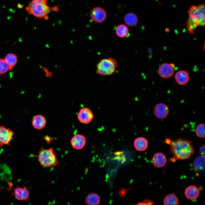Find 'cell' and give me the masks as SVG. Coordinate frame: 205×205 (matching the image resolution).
Listing matches in <instances>:
<instances>
[{
    "instance_id": "obj_6",
    "label": "cell",
    "mask_w": 205,
    "mask_h": 205,
    "mask_svg": "<svg viewBox=\"0 0 205 205\" xmlns=\"http://www.w3.org/2000/svg\"><path fill=\"white\" fill-rule=\"evenodd\" d=\"M90 15L93 20L97 23H102L107 17L106 11L100 7H96L93 8L90 12Z\"/></svg>"
},
{
    "instance_id": "obj_3",
    "label": "cell",
    "mask_w": 205,
    "mask_h": 205,
    "mask_svg": "<svg viewBox=\"0 0 205 205\" xmlns=\"http://www.w3.org/2000/svg\"><path fill=\"white\" fill-rule=\"evenodd\" d=\"M27 12L38 19L47 17L50 11L58 9L50 7L47 4V0H32L26 8Z\"/></svg>"
},
{
    "instance_id": "obj_7",
    "label": "cell",
    "mask_w": 205,
    "mask_h": 205,
    "mask_svg": "<svg viewBox=\"0 0 205 205\" xmlns=\"http://www.w3.org/2000/svg\"><path fill=\"white\" fill-rule=\"evenodd\" d=\"M14 135V132L9 128L0 126V146L9 145Z\"/></svg>"
},
{
    "instance_id": "obj_28",
    "label": "cell",
    "mask_w": 205,
    "mask_h": 205,
    "mask_svg": "<svg viewBox=\"0 0 205 205\" xmlns=\"http://www.w3.org/2000/svg\"><path fill=\"white\" fill-rule=\"evenodd\" d=\"M199 153L201 155L205 156V145L200 147L199 149Z\"/></svg>"
},
{
    "instance_id": "obj_27",
    "label": "cell",
    "mask_w": 205,
    "mask_h": 205,
    "mask_svg": "<svg viewBox=\"0 0 205 205\" xmlns=\"http://www.w3.org/2000/svg\"><path fill=\"white\" fill-rule=\"evenodd\" d=\"M154 204V202L152 200H149L146 199L144 200L142 202L138 203L137 204V205H153Z\"/></svg>"
},
{
    "instance_id": "obj_2",
    "label": "cell",
    "mask_w": 205,
    "mask_h": 205,
    "mask_svg": "<svg viewBox=\"0 0 205 205\" xmlns=\"http://www.w3.org/2000/svg\"><path fill=\"white\" fill-rule=\"evenodd\" d=\"M170 145V151L176 159H188L194 153L192 142L188 140L179 138L172 141Z\"/></svg>"
},
{
    "instance_id": "obj_24",
    "label": "cell",
    "mask_w": 205,
    "mask_h": 205,
    "mask_svg": "<svg viewBox=\"0 0 205 205\" xmlns=\"http://www.w3.org/2000/svg\"><path fill=\"white\" fill-rule=\"evenodd\" d=\"M204 124L201 123L197 126L195 130V133L197 136L200 138H204L205 137Z\"/></svg>"
},
{
    "instance_id": "obj_16",
    "label": "cell",
    "mask_w": 205,
    "mask_h": 205,
    "mask_svg": "<svg viewBox=\"0 0 205 205\" xmlns=\"http://www.w3.org/2000/svg\"><path fill=\"white\" fill-rule=\"evenodd\" d=\"M115 32L118 37L122 38H127L130 35L128 27L124 24L117 25L115 28Z\"/></svg>"
},
{
    "instance_id": "obj_29",
    "label": "cell",
    "mask_w": 205,
    "mask_h": 205,
    "mask_svg": "<svg viewBox=\"0 0 205 205\" xmlns=\"http://www.w3.org/2000/svg\"><path fill=\"white\" fill-rule=\"evenodd\" d=\"M126 190L125 189H122L119 192V194L120 196L122 197H124L126 195Z\"/></svg>"
},
{
    "instance_id": "obj_18",
    "label": "cell",
    "mask_w": 205,
    "mask_h": 205,
    "mask_svg": "<svg viewBox=\"0 0 205 205\" xmlns=\"http://www.w3.org/2000/svg\"><path fill=\"white\" fill-rule=\"evenodd\" d=\"M147 140L143 137H139L136 138L134 142V145L136 149L139 151L146 150L148 146Z\"/></svg>"
},
{
    "instance_id": "obj_19",
    "label": "cell",
    "mask_w": 205,
    "mask_h": 205,
    "mask_svg": "<svg viewBox=\"0 0 205 205\" xmlns=\"http://www.w3.org/2000/svg\"><path fill=\"white\" fill-rule=\"evenodd\" d=\"M124 19L126 24L131 27L136 26L138 21L137 16L133 13H129L126 14L124 17Z\"/></svg>"
},
{
    "instance_id": "obj_14",
    "label": "cell",
    "mask_w": 205,
    "mask_h": 205,
    "mask_svg": "<svg viewBox=\"0 0 205 205\" xmlns=\"http://www.w3.org/2000/svg\"><path fill=\"white\" fill-rule=\"evenodd\" d=\"M152 162L154 165L157 167H163L167 162V159L165 155L161 153H157L153 156Z\"/></svg>"
},
{
    "instance_id": "obj_15",
    "label": "cell",
    "mask_w": 205,
    "mask_h": 205,
    "mask_svg": "<svg viewBox=\"0 0 205 205\" xmlns=\"http://www.w3.org/2000/svg\"><path fill=\"white\" fill-rule=\"evenodd\" d=\"M184 194L188 199L193 200L197 198L199 196L200 192L198 188L195 186H188L185 189Z\"/></svg>"
},
{
    "instance_id": "obj_9",
    "label": "cell",
    "mask_w": 205,
    "mask_h": 205,
    "mask_svg": "<svg viewBox=\"0 0 205 205\" xmlns=\"http://www.w3.org/2000/svg\"><path fill=\"white\" fill-rule=\"evenodd\" d=\"M169 109L168 106L162 103L157 104L154 108V113L157 118L163 119L167 117L169 114Z\"/></svg>"
},
{
    "instance_id": "obj_22",
    "label": "cell",
    "mask_w": 205,
    "mask_h": 205,
    "mask_svg": "<svg viewBox=\"0 0 205 205\" xmlns=\"http://www.w3.org/2000/svg\"><path fill=\"white\" fill-rule=\"evenodd\" d=\"M8 65L10 70H11L17 62V56L15 54L9 53L7 54L4 59Z\"/></svg>"
},
{
    "instance_id": "obj_23",
    "label": "cell",
    "mask_w": 205,
    "mask_h": 205,
    "mask_svg": "<svg viewBox=\"0 0 205 205\" xmlns=\"http://www.w3.org/2000/svg\"><path fill=\"white\" fill-rule=\"evenodd\" d=\"M163 202L165 205H177L179 204V200L175 195L170 194L165 197Z\"/></svg>"
},
{
    "instance_id": "obj_8",
    "label": "cell",
    "mask_w": 205,
    "mask_h": 205,
    "mask_svg": "<svg viewBox=\"0 0 205 205\" xmlns=\"http://www.w3.org/2000/svg\"><path fill=\"white\" fill-rule=\"evenodd\" d=\"M94 118V115L91 110L88 108H83L79 110L77 118L81 123L87 124L90 122Z\"/></svg>"
},
{
    "instance_id": "obj_11",
    "label": "cell",
    "mask_w": 205,
    "mask_h": 205,
    "mask_svg": "<svg viewBox=\"0 0 205 205\" xmlns=\"http://www.w3.org/2000/svg\"><path fill=\"white\" fill-rule=\"evenodd\" d=\"M70 143L74 149L77 150L81 149L85 145L86 138L82 135L77 134L72 137Z\"/></svg>"
},
{
    "instance_id": "obj_13",
    "label": "cell",
    "mask_w": 205,
    "mask_h": 205,
    "mask_svg": "<svg viewBox=\"0 0 205 205\" xmlns=\"http://www.w3.org/2000/svg\"><path fill=\"white\" fill-rule=\"evenodd\" d=\"M46 120L45 117L41 114H39L34 116L32 119V124L35 128L40 130L45 126Z\"/></svg>"
},
{
    "instance_id": "obj_4",
    "label": "cell",
    "mask_w": 205,
    "mask_h": 205,
    "mask_svg": "<svg viewBox=\"0 0 205 205\" xmlns=\"http://www.w3.org/2000/svg\"><path fill=\"white\" fill-rule=\"evenodd\" d=\"M36 156L38 158V161L43 167H49L55 166L59 163V161L56 158V156L52 148L48 149L41 147Z\"/></svg>"
},
{
    "instance_id": "obj_1",
    "label": "cell",
    "mask_w": 205,
    "mask_h": 205,
    "mask_svg": "<svg viewBox=\"0 0 205 205\" xmlns=\"http://www.w3.org/2000/svg\"><path fill=\"white\" fill-rule=\"evenodd\" d=\"M188 13L189 18L186 22V28L189 33L194 34L198 26H205L204 4L191 6L188 9Z\"/></svg>"
},
{
    "instance_id": "obj_30",
    "label": "cell",
    "mask_w": 205,
    "mask_h": 205,
    "mask_svg": "<svg viewBox=\"0 0 205 205\" xmlns=\"http://www.w3.org/2000/svg\"><path fill=\"white\" fill-rule=\"evenodd\" d=\"M44 139L46 140L47 142V144H49L50 143L51 141H53V140L54 139L52 138L49 137H47L46 136V137H45L44 138Z\"/></svg>"
},
{
    "instance_id": "obj_25",
    "label": "cell",
    "mask_w": 205,
    "mask_h": 205,
    "mask_svg": "<svg viewBox=\"0 0 205 205\" xmlns=\"http://www.w3.org/2000/svg\"><path fill=\"white\" fill-rule=\"evenodd\" d=\"M10 70L4 59H0V74H3Z\"/></svg>"
},
{
    "instance_id": "obj_10",
    "label": "cell",
    "mask_w": 205,
    "mask_h": 205,
    "mask_svg": "<svg viewBox=\"0 0 205 205\" xmlns=\"http://www.w3.org/2000/svg\"><path fill=\"white\" fill-rule=\"evenodd\" d=\"M173 64L164 63L159 67L158 73L159 75L164 78H168L171 77L174 72Z\"/></svg>"
},
{
    "instance_id": "obj_26",
    "label": "cell",
    "mask_w": 205,
    "mask_h": 205,
    "mask_svg": "<svg viewBox=\"0 0 205 205\" xmlns=\"http://www.w3.org/2000/svg\"><path fill=\"white\" fill-rule=\"evenodd\" d=\"M40 66L45 72L46 73L45 75L46 77L50 78L52 77L53 73L52 72L49 71L48 68L43 67L40 65Z\"/></svg>"
},
{
    "instance_id": "obj_20",
    "label": "cell",
    "mask_w": 205,
    "mask_h": 205,
    "mask_svg": "<svg viewBox=\"0 0 205 205\" xmlns=\"http://www.w3.org/2000/svg\"><path fill=\"white\" fill-rule=\"evenodd\" d=\"M100 201V197L97 194L91 193L89 194L86 197L85 202L89 205H97Z\"/></svg>"
},
{
    "instance_id": "obj_5",
    "label": "cell",
    "mask_w": 205,
    "mask_h": 205,
    "mask_svg": "<svg viewBox=\"0 0 205 205\" xmlns=\"http://www.w3.org/2000/svg\"><path fill=\"white\" fill-rule=\"evenodd\" d=\"M118 66L117 62L113 58L102 59L97 65L96 72L101 75H112L115 73Z\"/></svg>"
},
{
    "instance_id": "obj_21",
    "label": "cell",
    "mask_w": 205,
    "mask_h": 205,
    "mask_svg": "<svg viewBox=\"0 0 205 205\" xmlns=\"http://www.w3.org/2000/svg\"><path fill=\"white\" fill-rule=\"evenodd\" d=\"M193 165L195 170H203L205 168V156L202 155L197 156L194 161Z\"/></svg>"
},
{
    "instance_id": "obj_31",
    "label": "cell",
    "mask_w": 205,
    "mask_h": 205,
    "mask_svg": "<svg viewBox=\"0 0 205 205\" xmlns=\"http://www.w3.org/2000/svg\"><path fill=\"white\" fill-rule=\"evenodd\" d=\"M172 141L170 139L166 138L165 140V142L166 144L170 145Z\"/></svg>"
},
{
    "instance_id": "obj_12",
    "label": "cell",
    "mask_w": 205,
    "mask_h": 205,
    "mask_svg": "<svg viewBox=\"0 0 205 205\" xmlns=\"http://www.w3.org/2000/svg\"><path fill=\"white\" fill-rule=\"evenodd\" d=\"M14 195L17 200L26 201L29 199V193L26 187H18L14 189Z\"/></svg>"
},
{
    "instance_id": "obj_17",
    "label": "cell",
    "mask_w": 205,
    "mask_h": 205,
    "mask_svg": "<svg viewBox=\"0 0 205 205\" xmlns=\"http://www.w3.org/2000/svg\"><path fill=\"white\" fill-rule=\"evenodd\" d=\"M175 78L177 83L181 85L187 84L189 80V75L188 73L184 71H178L175 76Z\"/></svg>"
}]
</instances>
